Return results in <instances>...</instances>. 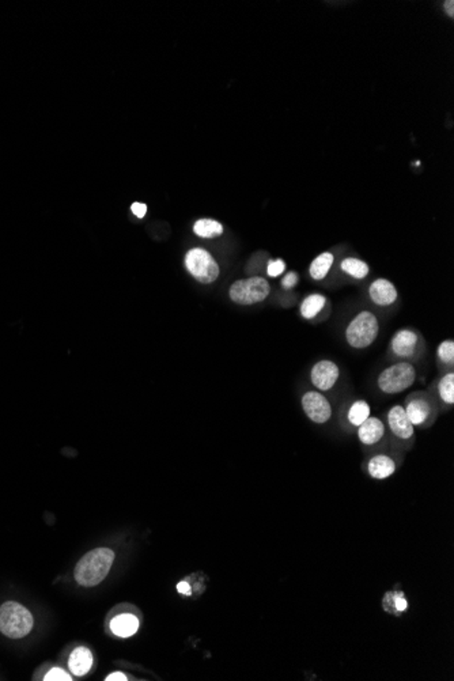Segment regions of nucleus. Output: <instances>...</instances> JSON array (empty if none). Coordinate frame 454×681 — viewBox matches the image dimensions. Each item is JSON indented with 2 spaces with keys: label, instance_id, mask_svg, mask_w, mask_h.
I'll use <instances>...</instances> for the list:
<instances>
[{
  "label": "nucleus",
  "instance_id": "31",
  "mask_svg": "<svg viewBox=\"0 0 454 681\" xmlns=\"http://www.w3.org/2000/svg\"><path fill=\"white\" fill-rule=\"evenodd\" d=\"M445 10L446 12L449 14V16H454V1L453 0H449V1H445Z\"/></svg>",
  "mask_w": 454,
  "mask_h": 681
},
{
  "label": "nucleus",
  "instance_id": "25",
  "mask_svg": "<svg viewBox=\"0 0 454 681\" xmlns=\"http://www.w3.org/2000/svg\"><path fill=\"white\" fill-rule=\"evenodd\" d=\"M286 270V264L283 260H275V261H270L268 264V268H267V272L271 278H276L279 275H282Z\"/></svg>",
  "mask_w": 454,
  "mask_h": 681
},
{
  "label": "nucleus",
  "instance_id": "8",
  "mask_svg": "<svg viewBox=\"0 0 454 681\" xmlns=\"http://www.w3.org/2000/svg\"><path fill=\"white\" fill-rule=\"evenodd\" d=\"M340 376L339 366L332 361H320L311 368V383L322 392L331 390Z\"/></svg>",
  "mask_w": 454,
  "mask_h": 681
},
{
  "label": "nucleus",
  "instance_id": "12",
  "mask_svg": "<svg viewBox=\"0 0 454 681\" xmlns=\"http://www.w3.org/2000/svg\"><path fill=\"white\" fill-rule=\"evenodd\" d=\"M383 435H385V425L376 416H370L369 419H366L358 429V438L366 446H373L379 444L383 438Z\"/></svg>",
  "mask_w": 454,
  "mask_h": 681
},
{
  "label": "nucleus",
  "instance_id": "14",
  "mask_svg": "<svg viewBox=\"0 0 454 681\" xmlns=\"http://www.w3.org/2000/svg\"><path fill=\"white\" fill-rule=\"evenodd\" d=\"M368 472L376 480H385L396 472V462L386 454H377L369 459Z\"/></svg>",
  "mask_w": 454,
  "mask_h": 681
},
{
  "label": "nucleus",
  "instance_id": "19",
  "mask_svg": "<svg viewBox=\"0 0 454 681\" xmlns=\"http://www.w3.org/2000/svg\"><path fill=\"white\" fill-rule=\"evenodd\" d=\"M193 231L202 238H217L222 235L224 226L214 219H200L195 224Z\"/></svg>",
  "mask_w": 454,
  "mask_h": 681
},
{
  "label": "nucleus",
  "instance_id": "24",
  "mask_svg": "<svg viewBox=\"0 0 454 681\" xmlns=\"http://www.w3.org/2000/svg\"><path fill=\"white\" fill-rule=\"evenodd\" d=\"M385 599L390 600V606H393V608H390V612L393 610L396 612V614L403 613L408 608V603L403 593H387Z\"/></svg>",
  "mask_w": 454,
  "mask_h": 681
},
{
  "label": "nucleus",
  "instance_id": "16",
  "mask_svg": "<svg viewBox=\"0 0 454 681\" xmlns=\"http://www.w3.org/2000/svg\"><path fill=\"white\" fill-rule=\"evenodd\" d=\"M91 665H93V656L87 647H77L73 652L69 661V667L75 676L86 675L90 671Z\"/></svg>",
  "mask_w": 454,
  "mask_h": 681
},
{
  "label": "nucleus",
  "instance_id": "3",
  "mask_svg": "<svg viewBox=\"0 0 454 681\" xmlns=\"http://www.w3.org/2000/svg\"><path fill=\"white\" fill-rule=\"evenodd\" d=\"M379 324L372 311H361L347 326L346 340L348 346L363 350L372 346L379 336Z\"/></svg>",
  "mask_w": 454,
  "mask_h": 681
},
{
  "label": "nucleus",
  "instance_id": "30",
  "mask_svg": "<svg viewBox=\"0 0 454 681\" xmlns=\"http://www.w3.org/2000/svg\"><path fill=\"white\" fill-rule=\"evenodd\" d=\"M105 680H106V681H119V680H120V681H126V680H127V676H126V675H123V673H120V672H117V673H112V675H109V676H108V678H106V679H105Z\"/></svg>",
  "mask_w": 454,
  "mask_h": 681
},
{
  "label": "nucleus",
  "instance_id": "15",
  "mask_svg": "<svg viewBox=\"0 0 454 681\" xmlns=\"http://www.w3.org/2000/svg\"><path fill=\"white\" fill-rule=\"evenodd\" d=\"M138 628H139V619L131 613L119 614L110 621L112 632L121 638H128L135 635Z\"/></svg>",
  "mask_w": 454,
  "mask_h": 681
},
{
  "label": "nucleus",
  "instance_id": "23",
  "mask_svg": "<svg viewBox=\"0 0 454 681\" xmlns=\"http://www.w3.org/2000/svg\"><path fill=\"white\" fill-rule=\"evenodd\" d=\"M438 358L446 363V365H453L454 362V342L453 340H444L440 347H438Z\"/></svg>",
  "mask_w": 454,
  "mask_h": 681
},
{
  "label": "nucleus",
  "instance_id": "18",
  "mask_svg": "<svg viewBox=\"0 0 454 681\" xmlns=\"http://www.w3.org/2000/svg\"><path fill=\"white\" fill-rule=\"evenodd\" d=\"M332 264H333V254L329 252L321 253L318 257H315L313 260V263L310 265V270H309L310 276L315 280L324 279L328 275Z\"/></svg>",
  "mask_w": 454,
  "mask_h": 681
},
{
  "label": "nucleus",
  "instance_id": "9",
  "mask_svg": "<svg viewBox=\"0 0 454 681\" xmlns=\"http://www.w3.org/2000/svg\"><path fill=\"white\" fill-rule=\"evenodd\" d=\"M387 425L394 437L398 440H411L415 437V429L414 425L409 422L404 407L403 405H394L389 409L387 412Z\"/></svg>",
  "mask_w": 454,
  "mask_h": 681
},
{
  "label": "nucleus",
  "instance_id": "17",
  "mask_svg": "<svg viewBox=\"0 0 454 681\" xmlns=\"http://www.w3.org/2000/svg\"><path fill=\"white\" fill-rule=\"evenodd\" d=\"M370 414H372V408H370L369 403L365 400H358V401L353 403V405L350 407V409L347 412V420L350 422L351 426L359 427L366 419H369L372 416Z\"/></svg>",
  "mask_w": 454,
  "mask_h": 681
},
{
  "label": "nucleus",
  "instance_id": "26",
  "mask_svg": "<svg viewBox=\"0 0 454 681\" xmlns=\"http://www.w3.org/2000/svg\"><path fill=\"white\" fill-rule=\"evenodd\" d=\"M45 681H70L71 680V676L69 673H66L63 669H59V668H53L51 672H48V675L44 678Z\"/></svg>",
  "mask_w": 454,
  "mask_h": 681
},
{
  "label": "nucleus",
  "instance_id": "13",
  "mask_svg": "<svg viewBox=\"0 0 454 681\" xmlns=\"http://www.w3.org/2000/svg\"><path fill=\"white\" fill-rule=\"evenodd\" d=\"M372 301L379 306H390L397 300V290L393 283L386 279H377L369 289Z\"/></svg>",
  "mask_w": 454,
  "mask_h": 681
},
{
  "label": "nucleus",
  "instance_id": "27",
  "mask_svg": "<svg viewBox=\"0 0 454 681\" xmlns=\"http://www.w3.org/2000/svg\"><path fill=\"white\" fill-rule=\"evenodd\" d=\"M298 282V275L296 272H290L285 276V279L282 280V286L285 289H293Z\"/></svg>",
  "mask_w": 454,
  "mask_h": 681
},
{
  "label": "nucleus",
  "instance_id": "2",
  "mask_svg": "<svg viewBox=\"0 0 454 681\" xmlns=\"http://www.w3.org/2000/svg\"><path fill=\"white\" fill-rule=\"evenodd\" d=\"M34 620L25 606L8 601L0 606V631L12 639L26 636L33 628Z\"/></svg>",
  "mask_w": 454,
  "mask_h": 681
},
{
  "label": "nucleus",
  "instance_id": "20",
  "mask_svg": "<svg viewBox=\"0 0 454 681\" xmlns=\"http://www.w3.org/2000/svg\"><path fill=\"white\" fill-rule=\"evenodd\" d=\"M342 270L347 275H350V276L355 278V279H365L369 275V272H370V268H369V265L365 261H362L359 259H354V257L346 259L342 263Z\"/></svg>",
  "mask_w": 454,
  "mask_h": 681
},
{
  "label": "nucleus",
  "instance_id": "10",
  "mask_svg": "<svg viewBox=\"0 0 454 681\" xmlns=\"http://www.w3.org/2000/svg\"><path fill=\"white\" fill-rule=\"evenodd\" d=\"M415 396L416 397H412L407 403V405L404 407V411H405L409 422L414 425V427L423 426L429 420V418L431 416V412H433L431 404L426 397H422L418 394H415Z\"/></svg>",
  "mask_w": 454,
  "mask_h": 681
},
{
  "label": "nucleus",
  "instance_id": "7",
  "mask_svg": "<svg viewBox=\"0 0 454 681\" xmlns=\"http://www.w3.org/2000/svg\"><path fill=\"white\" fill-rule=\"evenodd\" d=\"M303 412L315 425H324L332 418V407L325 396L315 390H309L301 400Z\"/></svg>",
  "mask_w": 454,
  "mask_h": 681
},
{
  "label": "nucleus",
  "instance_id": "22",
  "mask_svg": "<svg viewBox=\"0 0 454 681\" xmlns=\"http://www.w3.org/2000/svg\"><path fill=\"white\" fill-rule=\"evenodd\" d=\"M438 393H440V397L441 400L448 404V405H453L454 404V374L453 373H448L446 376H444L441 381L438 382Z\"/></svg>",
  "mask_w": 454,
  "mask_h": 681
},
{
  "label": "nucleus",
  "instance_id": "5",
  "mask_svg": "<svg viewBox=\"0 0 454 681\" xmlns=\"http://www.w3.org/2000/svg\"><path fill=\"white\" fill-rule=\"evenodd\" d=\"M185 268L200 283L210 285L219 276V265L215 259L204 249L195 248L185 254Z\"/></svg>",
  "mask_w": 454,
  "mask_h": 681
},
{
  "label": "nucleus",
  "instance_id": "6",
  "mask_svg": "<svg viewBox=\"0 0 454 681\" xmlns=\"http://www.w3.org/2000/svg\"><path fill=\"white\" fill-rule=\"evenodd\" d=\"M271 293V286L264 278H249L237 280L230 287V298L238 304H254L263 302Z\"/></svg>",
  "mask_w": 454,
  "mask_h": 681
},
{
  "label": "nucleus",
  "instance_id": "21",
  "mask_svg": "<svg viewBox=\"0 0 454 681\" xmlns=\"http://www.w3.org/2000/svg\"><path fill=\"white\" fill-rule=\"evenodd\" d=\"M325 302H326L325 297L320 296V294H313V296H309L307 298H304L301 303V314H302L303 318H306V320L314 318L324 309Z\"/></svg>",
  "mask_w": 454,
  "mask_h": 681
},
{
  "label": "nucleus",
  "instance_id": "4",
  "mask_svg": "<svg viewBox=\"0 0 454 681\" xmlns=\"http://www.w3.org/2000/svg\"><path fill=\"white\" fill-rule=\"evenodd\" d=\"M416 379V370L408 362L392 365L381 372L377 379L379 390L385 394H397L414 385Z\"/></svg>",
  "mask_w": 454,
  "mask_h": 681
},
{
  "label": "nucleus",
  "instance_id": "1",
  "mask_svg": "<svg viewBox=\"0 0 454 681\" xmlns=\"http://www.w3.org/2000/svg\"><path fill=\"white\" fill-rule=\"evenodd\" d=\"M115 560V552L109 548H97L86 553L75 567L76 582L82 586H97L101 584Z\"/></svg>",
  "mask_w": 454,
  "mask_h": 681
},
{
  "label": "nucleus",
  "instance_id": "11",
  "mask_svg": "<svg viewBox=\"0 0 454 681\" xmlns=\"http://www.w3.org/2000/svg\"><path fill=\"white\" fill-rule=\"evenodd\" d=\"M392 350L400 358H409L415 354L418 346V335L409 329L398 331L392 339Z\"/></svg>",
  "mask_w": 454,
  "mask_h": 681
},
{
  "label": "nucleus",
  "instance_id": "28",
  "mask_svg": "<svg viewBox=\"0 0 454 681\" xmlns=\"http://www.w3.org/2000/svg\"><path fill=\"white\" fill-rule=\"evenodd\" d=\"M132 213L138 217V218H143L146 215V211H147V206L143 204V203H134L132 207H131Z\"/></svg>",
  "mask_w": 454,
  "mask_h": 681
},
{
  "label": "nucleus",
  "instance_id": "29",
  "mask_svg": "<svg viewBox=\"0 0 454 681\" xmlns=\"http://www.w3.org/2000/svg\"><path fill=\"white\" fill-rule=\"evenodd\" d=\"M177 592H178L180 595H185V596H191V595H192L191 586H189V584H188V582H185V581H182V582H180V584L177 585Z\"/></svg>",
  "mask_w": 454,
  "mask_h": 681
}]
</instances>
